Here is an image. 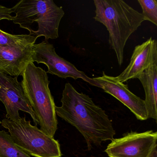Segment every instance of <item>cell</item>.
<instances>
[{
  "label": "cell",
  "mask_w": 157,
  "mask_h": 157,
  "mask_svg": "<svg viewBox=\"0 0 157 157\" xmlns=\"http://www.w3.org/2000/svg\"><path fill=\"white\" fill-rule=\"evenodd\" d=\"M61 102V106H56V115L80 132L89 150L113 139L116 132L112 121L89 95L78 92L70 83H67Z\"/></svg>",
  "instance_id": "6da1fadb"
},
{
  "label": "cell",
  "mask_w": 157,
  "mask_h": 157,
  "mask_svg": "<svg viewBox=\"0 0 157 157\" xmlns=\"http://www.w3.org/2000/svg\"><path fill=\"white\" fill-rule=\"evenodd\" d=\"M96 21L109 33V44L116 55L118 65L124 61V49L130 36L144 21V16L122 0H94Z\"/></svg>",
  "instance_id": "7a4b0ae2"
},
{
  "label": "cell",
  "mask_w": 157,
  "mask_h": 157,
  "mask_svg": "<svg viewBox=\"0 0 157 157\" xmlns=\"http://www.w3.org/2000/svg\"><path fill=\"white\" fill-rule=\"evenodd\" d=\"M22 76L21 83L25 94L34 112L40 129L54 138L57 129L58 121L47 73L30 62Z\"/></svg>",
  "instance_id": "3957f363"
},
{
  "label": "cell",
  "mask_w": 157,
  "mask_h": 157,
  "mask_svg": "<svg viewBox=\"0 0 157 157\" xmlns=\"http://www.w3.org/2000/svg\"><path fill=\"white\" fill-rule=\"evenodd\" d=\"M13 23L29 31L36 39L44 36L46 41L59 37V28L65 15L62 7L53 0H21L11 8Z\"/></svg>",
  "instance_id": "277c9868"
},
{
  "label": "cell",
  "mask_w": 157,
  "mask_h": 157,
  "mask_svg": "<svg viewBox=\"0 0 157 157\" xmlns=\"http://www.w3.org/2000/svg\"><path fill=\"white\" fill-rule=\"evenodd\" d=\"M1 124L7 128L14 143L30 156L61 157L58 141L45 134L36 126L31 124L25 117L14 121L4 118Z\"/></svg>",
  "instance_id": "5b68a950"
},
{
  "label": "cell",
  "mask_w": 157,
  "mask_h": 157,
  "mask_svg": "<svg viewBox=\"0 0 157 157\" xmlns=\"http://www.w3.org/2000/svg\"><path fill=\"white\" fill-rule=\"evenodd\" d=\"M35 62L45 64L48 67L47 73L61 78H81L90 85L98 87L93 78H89L74 65L58 56L53 45L46 40L32 46V62Z\"/></svg>",
  "instance_id": "8992f818"
},
{
  "label": "cell",
  "mask_w": 157,
  "mask_h": 157,
  "mask_svg": "<svg viewBox=\"0 0 157 157\" xmlns=\"http://www.w3.org/2000/svg\"><path fill=\"white\" fill-rule=\"evenodd\" d=\"M157 132L152 130L131 131L111 140L105 151L109 157H148L157 147Z\"/></svg>",
  "instance_id": "52a82bcc"
},
{
  "label": "cell",
  "mask_w": 157,
  "mask_h": 157,
  "mask_svg": "<svg viewBox=\"0 0 157 157\" xmlns=\"http://www.w3.org/2000/svg\"><path fill=\"white\" fill-rule=\"evenodd\" d=\"M18 77L0 74V101L6 109V118L17 121L21 119L19 111L28 113L36 124L38 121L33 108L25 96L21 82Z\"/></svg>",
  "instance_id": "ba28073f"
},
{
  "label": "cell",
  "mask_w": 157,
  "mask_h": 157,
  "mask_svg": "<svg viewBox=\"0 0 157 157\" xmlns=\"http://www.w3.org/2000/svg\"><path fill=\"white\" fill-rule=\"evenodd\" d=\"M99 88L122 102L141 121L148 119L144 100L132 93L127 85L119 82L115 77L108 76L103 72L102 76L93 78Z\"/></svg>",
  "instance_id": "9c48e42d"
},
{
  "label": "cell",
  "mask_w": 157,
  "mask_h": 157,
  "mask_svg": "<svg viewBox=\"0 0 157 157\" xmlns=\"http://www.w3.org/2000/svg\"><path fill=\"white\" fill-rule=\"evenodd\" d=\"M156 62H157V42L150 37L135 48L129 65L120 75L115 78L122 83L137 78Z\"/></svg>",
  "instance_id": "30bf717a"
},
{
  "label": "cell",
  "mask_w": 157,
  "mask_h": 157,
  "mask_svg": "<svg viewBox=\"0 0 157 157\" xmlns=\"http://www.w3.org/2000/svg\"><path fill=\"white\" fill-rule=\"evenodd\" d=\"M33 45L25 47H0V74L12 77L22 76L28 64L32 62Z\"/></svg>",
  "instance_id": "8fae6325"
},
{
  "label": "cell",
  "mask_w": 157,
  "mask_h": 157,
  "mask_svg": "<svg viewBox=\"0 0 157 157\" xmlns=\"http://www.w3.org/2000/svg\"><path fill=\"white\" fill-rule=\"evenodd\" d=\"M137 78L140 81L145 93L144 100L148 118L157 119V62L152 64Z\"/></svg>",
  "instance_id": "7c38bea8"
},
{
  "label": "cell",
  "mask_w": 157,
  "mask_h": 157,
  "mask_svg": "<svg viewBox=\"0 0 157 157\" xmlns=\"http://www.w3.org/2000/svg\"><path fill=\"white\" fill-rule=\"evenodd\" d=\"M36 39L30 35H13L0 29V47H25L35 44Z\"/></svg>",
  "instance_id": "4fadbf2b"
},
{
  "label": "cell",
  "mask_w": 157,
  "mask_h": 157,
  "mask_svg": "<svg viewBox=\"0 0 157 157\" xmlns=\"http://www.w3.org/2000/svg\"><path fill=\"white\" fill-rule=\"evenodd\" d=\"M0 157H32L13 142L10 135L0 131Z\"/></svg>",
  "instance_id": "5bb4252c"
},
{
  "label": "cell",
  "mask_w": 157,
  "mask_h": 157,
  "mask_svg": "<svg viewBox=\"0 0 157 157\" xmlns=\"http://www.w3.org/2000/svg\"><path fill=\"white\" fill-rule=\"evenodd\" d=\"M145 20L157 25V0H138Z\"/></svg>",
  "instance_id": "9a60e30c"
},
{
  "label": "cell",
  "mask_w": 157,
  "mask_h": 157,
  "mask_svg": "<svg viewBox=\"0 0 157 157\" xmlns=\"http://www.w3.org/2000/svg\"><path fill=\"white\" fill-rule=\"evenodd\" d=\"M11 8H7L0 5V21L2 20H8L13 21V16Z\"/></svg>",
  "instance_id": "2e32d148"
},
{
  "label": "cell",
  "mask_w": 157,
  "mask_h": 157,
  "mask_svg": "<svg viewBox=\"0 0 157 157\" xmlns=\"http://www.w3.org/2000/svg\"><path fill=\"white\" fill-rule=\"evenodd\" d=\"M148 157H157V147L154 148Z\"/></svg>",
  "instance_id": "e0dca14e"
},
{
  "label": "cell",
  "mask_w": 157,
  "mask_h": 157,
  "mask_svg": "<svg viewBox=\"0 0 157 157\" xmlns=\"http://www.w3.org/2000/svg\"><path fill=\"white\" fill-rule=\"evenodd\" d=\"M0 124H1V121H0Z\"/></svg>",
  "instance_id": "ac0fdd59"
}]
</instances>
